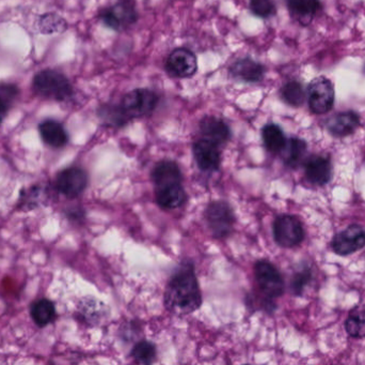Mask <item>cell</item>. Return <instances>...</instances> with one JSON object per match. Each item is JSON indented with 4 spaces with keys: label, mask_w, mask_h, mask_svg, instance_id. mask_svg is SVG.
<instances>
[{
    "label": "cell",
    "mask_w": 365,
    "mask_h": 365,
    "mask_svg": "<svg viewBox=\"0 0 365 365\" xmlns=\"http://www.w3.org/2000/svg\"><path fill=\"white\" fill-rule=\"evenodd\" d=\"M165 304L169 310L182 314L195 312L201 306V291L192 264H182L171 276L165 294Z\"/></svg>",
    "instance_id": "cell-1"
},
{
    "label": "cell",
    "mask_w": 365,
    "mask_h": 365,
    "mask_svg": "<svg viewBox=\"0 0 365 365\" xmlns=\"http://www.w3.org/2000/svg\"><path fill=\"white\" fill-rule=\"evenodd\" d=\"M34 91L43 98L51 100H66L72 94V86L62 73L44 70L34 76Z\"/></svg>",
    "instance_id": "cell-2"
},
{
    "label": "cell",
    "mask_w": 365,
    "mask_h": 365,
    "mask_svg": "<svg viewBox=\"0 0 365 365\" xmlns=\"http://www.w3.org/2000/svg\"><path fill=\"white\" fill-rule=\"evenodd\" d=\"M204 218L214 237L225 238L233 231L235 214L225 201H212L204 212Z\"/></svg>",
    "instance_id": "cell-3"
},
{
    "label": "cell",
    "mask_w": 365,
    "mask_h": 365,
    "mask_svg": "<svg viewBox=\"0 0 365 365\" xmlns=\"http://www.w3.org/2000/svg\"><path fill=\"white\" fill-rule=\"evenodd\" d=\"M100 19L111 29L117 31L128 29L138 19L136 0H117L115 4L101 13Z\"/></svg>",
    "instance_id": "cell-4"
},
{
    "label": "cell",
    "mask_w": 365,
    "mask_h": 365,
    "mask_svg": "<svg viewBox=\"0 0 365 365\" xmlns=\"http://www.w3.org/2000/svg\"><path fill=\"white\" fill-rule=\"evenodd\" d=\"M334 87L325 76L317 77L307 88L309 109L315 115L329 113L334 104Z\"/></svg>",
    "instance_id": "cell-5"
},
{
    "label": "cell",
    "mask_w": 365,
    "mask_h": 365,
    "mask_svg": "<svg viewBox=\"0 0 365 365\" xmlns=\"http://www.w3.org/2000/svg\"><path fill=\"white\" fill-rule=\"evenodd\" d=\"M158 104V96L145 88L132 90L122 99L121 107L130 119L145 117L153 113Z\"/></svg>",
    "instance_id": "cell-6"
},
{
    "label": "cell",
    "mask_w": 365,
    "mask_h": 365,
    "mask_svg": "<svg viewBox=\"0 0 365 365\" xmlns=\"http://www.w3.org/2000/svg\"><path fill=\"white\" fill-rule=\"evenodd\" d=\"M274 241L282 248H294L299 246L304 239V229L299 219L291 214H282L274 220Z\"/></svg>",
    "instance_id": "cell-7"
},
{
    "label": "cell",
    "mask_w": 365,
    "mask_h": 365,
    "mask_svg": "<svg viewBox=\"0 0 365 365\" xmlns=\"http://www.w3.org/2000/svg\"><path fill=\"white\" fill-rule=\"evenodd\" d=\"M255 276L259 289L268 298H279L284 293V280L279 270L268 261H259L255 266Z\"/></svg>",
    "instance_id": "cell-8"
},
{
    "label": "cell",
    "mask_w": 365,
    "mask_h": 365,
    "mask_svg": "<svg viewBox=\"0 0 365 365\" xmlns=\"http://www.w3.org/2000/svg\"><path fill=\"white\" fill-rule=\"evenodd\" d=\"M88 174L79 167H68L58 174L56 189L68 199H76L88 186Z\"/></svg>",
    "instance_id": "cell-9"
},
{
    "label": "cell",
    "mask_w": 365,
    "mask_h": 365,
    "mask_svg": "<svg viewBox=\"0 0 365 365\" xmlns=\"http://www.w3.org/2000/svg\"><path fill=\"white\" fill-rule=\"evenodd\" d=\"M331 246L334 253L341 256H346L361 250L365 246V229L360 225H351L345 231L334 236Z\"/></svg>",
    "instance_id": "cell-10"
},
{
    "label": "cell",
    "mask_w": 365,
    "mask_h": 365,
    "mask_svg": "<svg viewBox=\"0 0 365 365\" xmlns=\"http://www.w3.org/2000/svg\"><path fill=\"white\" fill-rule=\"evenodd\" d=\"M166 69L169 74L178 79L192 76L197 70V57L189 49L180 47L169 55Z\"/></svg>",
    "instance_id": "cell-11"
},
{
    "label": "cell",
    "mask_w": 365,
    "mask_h": 365,
    "mask_svg": "<svg viewBox=\"0 0 365 365\" xmlns=\"http://www.w3.org/2000/svg\"><path fill=\"white\" fill-rule=\"evenodd\" d=\"M193 156L201 171H216L221 164L219 147L206 139H201L192 146Z\"/></svg>",
    "instance_id": "cell-12"
},
{
    "label": "cell",
    "mask_w": 365,
    "mask_h": 365,
    "mask_svg": "<svg viewBox=\"0 0 365 365\" xmlns=\"http://www.w3.org/2000/svg\"><path fill=\"white\" fill-rule=\"evenodd\" d=\"M200 133L202 139L215 144V145H225L231 137V130L229 126L220 118L214 116H206L200 122Z\"/></svg>",
    "instance_id": "cell-13"
},
{
    "label": "cell",
    "mask_w": 365,
    "mask_h": 365,
    "mask_svg": "<svg viewBox=\"0 0 365 365\" xmlns=\"http://www.w3.org/2000/svg\"><path fill=\"white\" fill-rule=\"evenodd\" d=\"M359 126L360 116L353 111L336 114L326 122V128L336 137L349 136L355 133Z\"/></svg>",
    "instance_id": "cell-14"
},
{
    "label": "cell",
    "mask_w": 365,
    "mask_h": 365,
    "mask_svg": "<svg viewBox=\"0 0 365 365\" xmlns=\"http://www.w3.org/2000/svg\"><path fill=\"white\" fill-rule=\"evenodd\" d=\"M152 180H153L155 189L182 184V174L181 169L173 161H160L155 165L153 171H152Z\"/></svg>",
    "instance_id": "cell-15"
},
{
    "label": "cell",
    "mask_w": 365,
    "mask_h": 365,
    "mask_svg": "<svg viewBox=\"0 0 365 365\" xmlns=\"http://www.w3.org/2000/svg\"><path fill=\"white\" fill-rule=\"evenodd\" d=\"M307 179L315 186H325L331 180L332 165L329 159L313 156L306 162Z\"/></svg>",
    "instance_id": "cell-16"
},
{
    "label": "cell",
    "mask_w": 365,
    "mask_h": 365,
    "mask_svg": "<svg viewBox=\"0 0 365 365\" xmlns=\"http://www.w3.org/2000/svg\"><path fill=\"white\" fill-rule=\"evenodd\" d=\"M230 72L235 79L246 83H257L261 81L265 74V68L263 64L250 59L242 58L232 64Z\"/></svg>",
    "instance_id": "cell-17"
},
{
    "label": "cell",
    "mask_w": 365,
    "mask_h": 365,
    "mask_svg": "<svg viewBox=\"0 0 365 365\" xmlns=\"http://www.w3.org/2000/svg\"><path fill=\"white\" fill-rule=\"evenodd\" d=\"M287 6L292 16L304 26L309 25L322 8L319 0H287Z\"/></svg>",
    "instance_id": "cell-18"
},
{
    "label": "cell",
    "mask_w": 365,
    "mask_h": 365,
    "mask_svg": "<svg viewBox=\"0 0 365 365\" xmlns=\"http://www.w3.org/2000/svg\"><path fill=\"white\" fill-rule=\"evenodd\" d=\"M156 201L163 209L173 210L186 203L187 195L182 184L156 189Z\"/></svg>",
    "instance_id": "cell-19"
},
{
    "label": "cell",
    "mask_w": 365,
    "mask_h": 365,
    "mask_svg": "<svg viewBox=\"0 0 365 365\" xmlns=\"http://www.w3.org/2000/svg\"><path fill=\"white\" fill-rule=\"evenodd\" d=\"M45 144L53 148H62L68 144V135L63 126L55 120H45L38 126Z\"/></svg>",
    "instance_id": "cell-20"
},
{
    "label": "cell",
    "mask_w": 365,
    "mask_h": 365,
    "mask_svg": "<svg viewBox=\"0 0 365 365\" xmlns=\"http://www.w3.org/2000/svg\"><path fill=\"white\" fill-rule=\"evenodd\" d=\"M285 165L296 169L304 163L307 154V143L304 139L292 137L287 139L284 148L280 152Z\"/></svg>",
    "instance_id": "cell-21"
},
{
    "label": "cell",
    "mask_w": 365,
    "mask_h": 365,
    "mask_svg": "<svg viewBox=\"0 0 365 365\" xmlns=\"http://www.w3.org/2000/svg\"><path fill=\"white\" fill-rule=\"evenodd\" d=\"M32 319L38 327H45L57 317L55 304L48 299H40L34 302L30 311Z\"/></svg>",
    "instance_id": "cell-22"
},
{
    "label": "cell",
    "mask_w": 365,
    "mask_h": 365,
    "mask_svg": "<svg viewBox=\"0 0 365 365\" xmlns=\"http://www.w3.org/2000/svg\"><path fill=\"white\" fill-rule=\"evenodd\" d=\"M262 137L266 149L272 154H280L287 144V137L278 124H266L262 130Z\"/></svg>",
    "instance_id": "cell-23"
},
{
    "label": "cell",
    "mask_w": 365,
    "mask_h": 365,
    "mask_svg": "<svg viewBox=\"0 0 365 365\" xmlns=\"http://www.w3.org/2000/svg\"><path fill=\"white\" fill-rule=\"evenodd\" d=\"M281 96L291 106L299 107L306 101L307 91L299 81H289L281 89Z\"/></svg>",
    "instance_id": "cell-24"
},
{
    "label": "cell",
    "mask_w": 365,
    "mask_h": 365,
    "mask_svg": "<svg viewBox=\"0 0 365 365\" xmlns=\"http://www.w3.org/2000/svg\"><path fill=\"white\" fill-rule=\"evenodd\" d=\"M98 115L104 120L105 124H110L113 126H124L128 120H130L124 113L121 105H118V106L104 105L98 111Z\"/></svg>",
    "instance_id": "cell-25"
},
{
    "label": "cell",
    "mask_w": 365,
    "mask_h": 365,
    "mask_svg": "<svg viewBox=\"0 0 365 365\" xmlns=\"http://www.w3.org/2000/svg\"><path fill=\"white\" fill-rule=\"evenodd\" d=\"M132 357L138 364H153L156 358L155 346L147 341H141V342L137 343L133 349Z\"/></svg>",
    "instance_id": "cell-26"
},
{
    "label": "cell",
    "mask_w": 365,
    "mask_h": 365,
    "mask_svg": "<svg viewBox=\"0 0 365 365\" xmlns=\"http://www.w3.org/2000/svg\"><path fill=\"white\" fill-rule=\"evenodd\" d=\"M347 334L356 339L365 338V308L353 313L345 324Z\"/></svg>",
    "instance_id": "cell-27"
},
{
    "label": "cell",
    "mask_w": 365,
    "mask_h": 365,
    "mask_svg": "<svg viewBox=\"0 0 365 365\" xmlns=\"http://www.w3.org/2000/svg\"><path fill=\"white\" fill-rule=\"evenodd\" d=\"M66 29V23L62 17L55 14H46L41 19V31L44 34H55Z\"/></svg>",
    "instance_id": "cell-28"
},
{
    "label": "cell",
    "mask_w": 365,
    "mask_h": 365,
    "mask_svg": "<svg viewBox=\"0 0 365 365\" xmlns=\"http://www.w3.org/2000/svg\"><path fill=\"white\" fill-rule=\"evenodd\" d=\"M250 10L262 19H268L276 13V6L272 0H251Z\"/></svg>",
    "instance_id": "cell-29"
},
{
    "label": "cell",
    "mask_w": 365,
    "mask_h": 365,
    "mask_svg": "<svg viewBox=\"0 0 365 365\" xmlns=\"http://www.w3.org/2000/svg\"><path fill=\"white\" fill-rule=\"evenodd\" d=\"M311 279H312V274H311L310 269L306 268V269L300 270L294 276L293 281H292V291L295 295H302L307 285L310 283Z\"/></svg>",
    "instance_id": "cell-30"
},
{
    "label": "cell",
    "mask_w": 365,
    "mask_h": 365,
    "mask_svg": "<svg viewBox=\"0 0 365 365\" xmlns=\"http://www.w3.org/2000/svg\"><path fill=\"white\" fill-rule=\"evenodd\" d=\"M6 111H8V101L0 96V122L6 117Z\"/></svg>",
    "instance_id": "cell-31"
}]
</instances>
